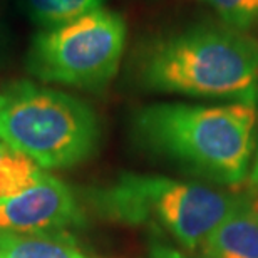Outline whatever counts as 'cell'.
<instances>
[{
    "label": "cell",
    "instance_id": "4fadbf2b",
    "mask_svg": "<svg viewBox=\"0 0 258 258\" xmlns=\"http://www.w3.org/2000/svg\"><path fill=\"white\" fill-rule=\"evenodd\" d=\"M248 178L251 181V186L258 193V127H256V143H255V153H253V159H251V166H250V173Z\"/></svg>",
    "mask_w": 258,
    "mask_h": 258
},
{
    "label": "cell",
    "instance_id": "9a60e30c",
    "mask_svg": "<svg viewBox=\"0 0 258 258\" xmlns=\"http://www.w3.org/2000/svg\"><path fill=\"white\" fill-rule=\"evenodd\" d=\"M4 148H5V146H4V144H2V143H0V154H2V151H4Z\"/></svg>",
    "mask_w": 258,
    "mask_h": 258
},
{
    "label": "cell",
    "instance_id": "30bf717a",
    "mask_svg": "<svg viewBox=\"0 0 258 258\" xmlns=\"http://www.w3.org/2000/svg\"><path fill=\"white\" fill-rule=\"evenodd\" d=\"M44 173V169L25 154L5 146L0 154V201L10 200L35 186Z\"/></svg>",
    "mask_w": 258,
    "mask_h": 258
},
{
    "label": "cell",
    "instance_id": "52a82bcc",
    "mask_svg": "<svg viewBox=\"0 0 258 258\" xmlns=\"http://www.w3.org/2000/svg\"><path fill=\"white\" fill-rule=\"evenodd\" d=\"M206 258H258V208L241 203L203 243Z\"/></svg>",
    "mask_w": 258,
    "mask_h": 258
},
{
    "label": "cell",
    "instance_id": "6da1fadb",
    "mask_svg": "<svg viewBox=\"0 0 258 258\" xmlns=\"http://www.w3.org/2000/svg\"><path fill=\"white\" fill-rule=\"evenodd\" d=\"M256 106L159 102L133 117L143 148L206 181L236 186L248 178L256 143Z\"/></svg>",
    "mask_w": 258,
    "mask_h": 258
},
{
    "label": "cell",
    "instance_id": "5bb4252c",
    "mask_svg": "<svg viewBox=\"0 0 258 258\" xmlns=\"http://www.w3.org/2000/svg\"><path fill=\"white\" fill-rule=\"evenodd\" d=\"M7 27H5V24L2 22V19H0V55L4 54L5 47H7Z\"/></svg>",
    "mask_w": 258,
    "mask_h": 258
},
{
    "label": "cell",
    "instance_id": "8992f818",
    "mask_svg": "<svg viewBox=\"0 0 258 258\" xmlns=\"http://www.w3.org/2000/svg\"><path fill=\"white\" fill-rule=\"evenodd\" d=\"M76 195L64 181L44 173L27 191L0 201V233L64 235L82 225Z\"/></svg>",
    "mask_w": 258,
    "mask_h": 258
},
{
    "label": "cell",
    "instance_id": "7c38bea8",
    "mask_svg": "<svg viewBox=\"0 0 258 258\" xmlns=\"http://www.w3.org/2000/svg\"><path fill=\"white\" fill-rule=\"evenodd\" d=\"M151 258H203V256H189L179 250L169 248V246L156 245V246H153V250H151Z\"/></svg>",
    "mask_w": 258,
    "mask_h": 258
},
{
    "label": "cell",
    "instance_id": "7a4b0ae2",
    "mask_svg": "<svg viewBox=\"0 0 258 258\" xmlns=\"http://www.w3.org/2000/svg\"><path fill=\"white\" fill-rule=\"evenodd\" d=\"M138 79L149 91L256 106L258 44L235 29L195 25L144 45Z\"/></svg>",
    "mask_w": 258,
    "mask_h": 258
},
{
    "label": "cell",
    "instance_id": "9c48e42d",
    "mask_svg": "<svg viewBox=\"0 0 258 258\" xmlns=\"http://www.w3.org/2000/svg\"><path fill=\"white\" fill-rule=\"evenodd\" d=\"M104 0H20L24 14L35 25L55 29L102 9Z\"/></svg>",
    "mask_w": 258,
    "mask_h": 258
},
{
    "label": "cell",
    "instance_id": "277c9868",
    "mask_svg": "<svg viewBox=\"0 0 258 258\" xmlns=\"http://www.w3.org/2000/svg\"><path fill=\"white\" fill-rule=\"evenodd\" d=\"M240 203L236 195L196 181L136 173L92 193V205L106 218L164 231L186 250L203 245Z\"/></svg>",
    "mask_w": 258,
    "mask_h": 258
},
{
    "label": "cell",
    "instance_id": "3957f363",
    "mask_svg": "<svg viewBox=\"0 0 258 258\" xmlns=\"http://www.w3.org/2000/svg\"><path fill=\"white\" fill-rule=\"evenodd\" d=\"M101 126L87 102L30 81L0 91V141L42 169L76 166L92 156Z\"/></svg>",
    "mask_w": 258,
    "mask_h": 258
},
{
    "label": "cell",
    "instance_id": "ba28073f",
    "mask_svg": "<svg viewBox=\"0 0 258 258\" xmlns=\"http://www.w3.org/2000/svg\"><path fill=\"white\" fill-rule=\"evenodd\" d=\"M0 258H92L66 235L0 233Z\"/></svg>",
    "mask_w": 258,
    "mask_h": 258
},
{
    "label": "cell",
    "instance_id": "5b68a950",
    "mask_svg": "<svg viewBox=\"0 0 258 258\" xmlns=\"http://www.w3.org/2000/svg\"><path fill=\"white\" fill-rule=\"evenodd\" d=\"M126 45L122 15L99 9L55 29L39 30L25 67L44 82L99 91L119 69Z\"/></svg>",
    "mask_w": 258,
    "mask_h": 258
},
{
    "label": "cell",
    "instance_id": "8fae6325",
    "mask_svg": "<svg viewBox=\"0 0 258 258\" xmlns=\"http://www.w3.org/2000/svg\"><path fill=\"white\" fill-rule=\"evenodd\" d=\"M211 5L226 25L235 29H248L258 22V0H203Z\"/></svg>",
    "mask_w": 258,
    "mask_h": 258
}]
</instances>
